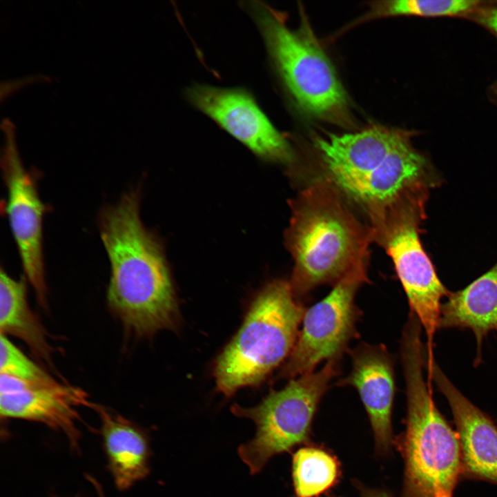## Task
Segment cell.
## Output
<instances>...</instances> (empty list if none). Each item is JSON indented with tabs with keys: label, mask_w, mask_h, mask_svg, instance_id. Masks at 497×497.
Returning <instances> with one entry per match:
<instances>
[{
	"label": "cell",
	"mask_w": 497,
	"mask_h": 497,
	"mask_svg": "<svg viewBox=\"0 0 497 497\" xmlns=\"http://www.w3.org/2000/svg\"><path fill=\"white\" fill-rule=\"evenodd\" d=\"M81 389L57 383L37 387L24 391L0 394V414L4 418H15L43 423L60 431L73 449H79L80 432L77 407H92Z\"/></svg>",
	"instance_id": "5bb4252c"
},
{
	"label": "cell",
	"mask_w": 497,
	"mask_h": 497,
	"mask_svg": "<svg viewBox=\"0 0 497 497\" xmlns=\"http://www.w3.org/2000/svg\"><path fill=\"white\" fill-rule=\"evenodd\" d=\"M8 188L6 211L26 277L38 301L46 304L42 222L46 211L33 177L23 167L12 137L6 142L2 159Z\"/></svg>",
	"instance_id": "8fae6325"
},
{
	"label": "cell",
	"mask_w": 497,
	"mask_h": 497,
	"mask_svg": "<svg viewBox=\"0 0 497 497\" xmlns=\"http://www.w3.org/2000/svg\"><path fill=\"white\" fill-rule=\"evenodd\" d=\"M96 493H97L98 497H106V496H105V494H104V490H103V489H102L101 487L98 488V489L96 490Z\"/></svg>",
	"instance_id": "603a6c76"
},
{
	"label": "cell",
	"mask_w": 497,
	"mask_h": 497,
	"mask_svg": "<svg viewBox=\"0 0 497 497\" xmlns=\"http://www.w3.org/2000/svg\"><path fill=\"white\" fill-rule=\"evenodd\" d=\"M344 198L320 179L293 202L287 244L294 260L290 284L297 298L321 284H335L369 257L372 231Z\"/></svg>",
	"instance_id": "3957f363"
},
{
	"label": "cell",
	"mask_w": 497,
	"mask_h": 497,
	"mask_svg": "<svg viewBox=\"0 0 497 497\" xmlns=\"http://www.w3.org/2000/svg\"><path fill=\"white\" fill-rule=\"evenodd\" d=\"M426 199L407 202L370 225L373 240L391 257L407 296L411 312L424 328L427 355L433 359L434 334L439 328L441 299L449 292L424 250L419 231Z\"/></svg>",
	"instance_id": "ba28073f"
},
{
	"label": "cell",
	"mask_w": 497,
	"mask_h": 497,
	"mask_svg": "<svg viewBox=\"0 0 497 497\" xmlns=\"http://www.w3.org/2000/svg\"><path fill=\"white\" fill-rule=\"evenodd\" d=\"M474 12L478 22L497 35V7L478 8Z\"/></svg>",
	"instance_id": "44dd1931"
},
{
	"label": "cell",
	"mask_w": 497,
	"mask_h": 497,
	"mask_svg": "<svg viewBox=\"0 0 497 497\" xmlns=\"http://www.w3.org/2000/svg\"><path fill=\"white\" fill-rule=\"evenodd\" d=\"M101 420L108 469L116 487L126 490L149 472V449L144 433L119 414L92 405Z\"/></svg>",
	"instance_id": "9a60e30c"
},
{
	"label": "cell",
	"mask_w": 497,
	"mask_h": 497,
	"mask_svg": "<svg viewBox=\"0 0 497 497\" xmlns=\"http://www.w3.org/2000/svg\"><path fill=\"white\" fill-rule=\"evenodd\" d=\"M132 191L99 217V231L110 265L107 302L126 331L139 337L171 327L177 306L166 262L140 217Z\"/></svg>",
	"instance_id": "7a4b0ae2"
},
{
	"label": "cell",
	"mask_w": 497,
	"mask_h": 497,
	"mask_svg": "<svg viewBox=\"0 0 497 497\" xmlns=\"http://www.w3.org/2000/svg\"><path fill=\"white\" fill-rule=\"evenodd\" d=\"M0 374L42 386H52L58 383L3 333L0 334Z\"/></svg>",
	"instance_id": "ffe728a7"
},
{
	"label": "cell",
	"mask_w": 497,
	"mask_h": 497,
	"mask_svg": "<svg viewBox=\"0 0 497 497\" xmlns=\"http://www.w3.org/2000/svg\"><path fill=\"white\" fill-rule=\"evenodd\" d=\"M421 327L405 325L401 355L406 382V429L396 443L405 464L402 497L452 496L462 478L458 435L436 407L423 376L426 351Z\"/></svg>",
	"instance_id": "277c9868"
},
{
	"label": "cell",
	"mask_w": 497,
	"mask_h": 497,
	"mask_svg": "<svg viewBox=\"0 0 497 497\" xmlns=\"http://www.w3.org/2000/svg\"><path fill=\"white\" fill-rule=\"evenodd\" d=\"M352 370L340 385L355 387L368 413L376 446L387 453L393 442L391 412L395 393L393 363L382 345L362 344L351 352Z\"/></svg>",
	"instance_id": "4fadbf2b"
},
{
	"label": "cell",
	"mask_w": 497,
	"mask_h": 497,
	"mask_svg": "<svg viewBox=\"0 0 497 497\" xmlns=\"http://www.w3.org/2000/svg\"><path fill=\"white\" fill-rule=\"evenodd\" d=\"M305 311L290 282L277 280L264 288L217 360L218 389L231 396L262 382L291 353Z\"/></svg>",
	"instance_id": "8992f818"
},
{
	"label": "cell",
	"mask_w": 497,
	"mask_h": 497,
	"mask_svg": "<svg viewBox=\"0 0 497 497\" xmlns=\"http://www.w3.org/2000/svg\"><path fill=\"white\" fill-rule=\"evenodd\" d=\"M0 331L23 341L39 358L50 362L51 348L46 331L28 302L25 279L0 273Z\"/></svg>",
	"instance_id": "e0dca14e"
},
{
	"label": "cell",
	"mask_w": 497,
	"mask_h": 497,
	"mask_svg": "<svg viewBox=\"0 0 497 497\" xmlns=\"http://www.w3.org/2000/svg\"><path fill=\"white\" fill-rule=\"evenodd\" d=\"M338 371V359L330 360L320 370L300 376L281 390L271 391L254 407H232L235 415L249 418L256 425L254 438L238 448L251 474L261 471L273 456L308 440L320 400Z\"/></svg>",
	"instance_id": "52a82bcc"
},
{
	"label": "cell",
	"mask_w": 497,
	"mask_h": 497,
	"mask_svg": "<svg viewBox=\"0 0 497 497\" xmlns=\"http://www.w3.org/2000/svg\"><path fill=\"white\" fill-rule=\"evenodd\" d=\"M340 475L337 459L315 447L299 449L293 457V480L298 497H317L333 487Z\"/></svg>",
	"instance_id": "ac0fdd59"
},
{
	"label": "cell",
	"mask_w": 497,
	"mask_h": 497,
	"mask_svg": "<svg viewBox=\"0 0 497 497\" xmlns=\"http://www.w3.org/2000/svg\"><path fill=\"white\" fill-rule=\"evenodd\" d=\"M324 177L367 214L370 224L400 205L428 196L438 178L409 134L380 125L316 137Z\"/></svg>",
	"instance_id": "6da1fadb"
},
{
	"label": "cell",
	"mask_w": 497,
	"mask_h": 497,
	"mask_svg": "<svg viewBox=\"0 0 497 497\" xmlns=\"http://www.w3.org/2000/svg\"><path fill=\"white\" fill-rule=\"evenodd\" d=\"M185 95L195 108L256 155L282 163L292 160L288 141L246 90L195 84L186 90Z\"/></svg>",
	"instance_id": "30bf717a"
},
{
	"label": "cell",
	"mask_w": 497,
	"mask_h": 497,
	"mask_svg": "<svg viewBox=\"0 0 497 497\" xmlns=\"http://www.w3.org/2000/svg\"><path fill=\"white\" fill-rule=\"evenodd\" d=\"M244 8L258 28L270 60L298 107L319 119L347 123V94L310 29L303 23L299 30H291L282 13L261 1L246 2Z\"/></svg>",
	"instance_id": "5b68a950"
},
{
	"label": "cell",
	"mask_w": 497,
	"mask_h": 497,
	"mask_svg": "<svg viewBox=\"0 0 497 497\" xmlns=\"http://www.w3.org/2000/svg\"><path fill=\"white\" fill-rule=\"evenodd\" d=\"M450 406L460 440L462 478L497 485V427L465 398L433 361L427 367Z\"/></svg>",
	"instance_id": "7c38bea8"
},
{
	"label": "cell",
	"mask_w": 497,
	"mask_h": 497,
	"mask_svg": "<svg viewBox=\"0 0 497 497\" xmlns=\"http://www.w3.org/2000/svg\"><path fill=\"white\" fill-rule=\"evenodd\" d=\"M369 257L335 283L330 293L305 311L303 325L284 366L285 378L313 371L322 361L339 358L353 335L358 310L355 297L367 280Z\"/></svg>",
	"instance_id": "9c48e42d"
},
{
	"label": "cell",
	"mask_w": 497,
	"mask_h": 497,
	"mask_svg": "<svg viewBox=\"0 0 497 497\" xmlns=\"http://www.w3.org/2000/svg\"><path fill=\"white\" fill-rule=\"evenodd\" d=\"M473 0H392L375 3L367 18L390 16L440 17L474 12L479 8Z\"/></svg>",
	"instance_id": "d6986e66"
},
{
	"label": "cell",
	"mask_w": 497,
	"mask_h": 497,
	"mask_svg": "<svg viewBox=\"0 0 497 497\" xmlns=\"http://www.w3.org/2000/svg\"><path fill=\"white\" fill-rule=\"evenodd\" d=\"M451 496H452L447 495V494H443V493H438V494L436 495V497H451Z\"/></svg>",
	"instance_id": "cb8c5ba5"
},
{
	"label": "cell",
	"mask_w": 497,
	"mask_h": 497,
	"mask_svg": "<svg viewBox=\"0 0 497 497\" xmlns=\"http://www.w3.org/2000/svg\"><path fill=\"white\" fill-rule=\"evenodd\" d=\"M363 497H390L389 494L382 491L368 490L363 492Z\"/></svg>",
	"instance_id": "7402d4cb"
},
{
	"label": "cell",
	"mask_w": 497,
	"mask_h": 497,
	"mask_svg": "<svg viewBox=\"0 0 497 497\" xmlns=\"http://www.w3.org/2000/svg\"><path fill=\"white\" fill-rule=\"evenodd\" d=\"M440 308L439 328L469 329L479 350L483 339L497 330V263L465 289L449 293Z\"/></svg>",
	"instance_id": "2e32d148"
}]
</instances>
